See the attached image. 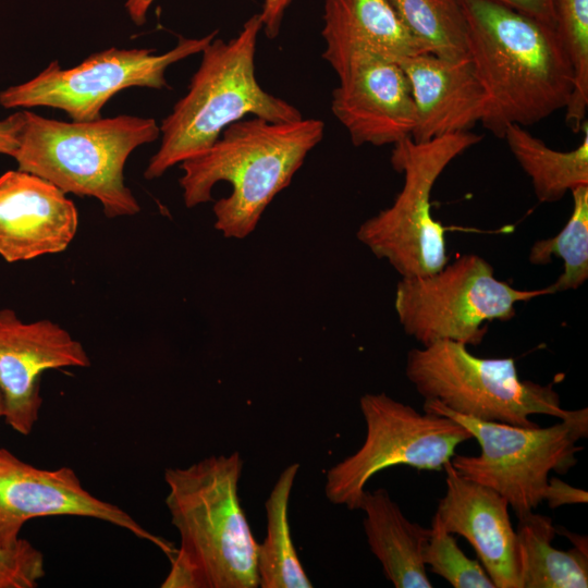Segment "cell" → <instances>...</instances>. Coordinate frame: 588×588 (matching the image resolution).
<instances>
[{
    "instance_id": "obj_1",
    "label": "cell",
    "mask_w": 588,
    "mask_h": 588,
    "mask_svg": "<svg viewBox=\"0 0 588 588\" xmlns=\"http://www.w3.org/2000/svg\"><path fill=\"white\" fill-rule=\"evenodd\" d=\"M463 8L467 57L487 96L485 128L503 138L511 124L566 108L574 77L554 27L493 0H463Z\"/></svg>"
},
{
    "instance_id": "obj_2",
    "label": "cell",
    "mask_w": 588,
    "mask_h": 588,
    "mask_svg": "<svg viewBox=\"0 0 588 588\" xmlns=\"http://www.w3.org/2000/svg\"><path fill=\"white\" fill-rule=\"evenodd\" d=\"M238 452L167 468L166 505L180 536L162 588H257V549L238 497Z\"/></svg>"
},
{
    "instance_id": "obj_3",
    "label": "cell",
    "mask_w": 588,
    "mask_h": 588,
    "mask_svg": "<svg viewBox=\"0 0 588 588\" xmlns=\"http://www.w3.org/2000/svg\"><path fill=\"white\" fill-rule=\"evenodd\" d=\"M323 131L322 121L305 118L271 122L252 117L230 124L208 149L181 162L185 206L210 201L212 187L229 182L231 194L213 206L215 228L228 238L246 237Z\"/></svg>"
},
{
    "instance_id": "obj_4",
    "label": "cell",
    "mask_w": 588,
    "mask_h": 588,
    "mask_svg": "<svg viewBox=\"0 0 588 588\" xmlns=\"http://www.w3.org/2000/svg\"><path fill=\"white\" fill-rule=\"evenodd\" d=\"M260 14H254L229 41L213 38L201 51L188 91L163 119L161 144L144 172L146 180L208 149L230 124L247 115L271 122L303 118L287 101L261 88L255 75Z\"/></svg>"
},
{
    "instance_id": "obj_5",
    "label": "cell",
    "mask_w": 588,
    "mask_h": 588,
    "mask_svg": "<svg viewBox=\"0 0 588 588\" xmlns=\"http://www.w3.org/2000/svg\"><path fill=\"white\" fill-rule=\"evenodd\" d=\"M19 170L38 175L65 194L96 198L108 218L134 216L140 206L124 182V166L137 147L155 142L152 118L118 115L63 122L22 110Z\"/></svg>"
},
{
    "instance_id": "obj_6",
    "label": "cell",
    "mask_w": 588,
    "mask_h": 588,
    "mask_svg": "<svg viewBox=\"0 0 588 588\" xmlns=\"http://www.w3.org/2000/svg\"><path fill=\"white\" fill-rule=\"evenodd\" d=\"M405 375L425 401L480 420L534 427L531 415L564 419L575 412L561 406L553 383L522 380L514 358H481L455 341L412 348Z\"/></svg>"
},
{
    "instance_id": "obj_7",
    "label": "cell",
    "mask_w": 588,
    "mask_h": 588,
    "mask_svg": "<svg viewBox=\"0 0 588 588\" xmlns=\"http://www.w3.org/2000/svg\"><path fill=\"white\" fill-rule=\"evenodd\" d=\"M424 411L444 415L467 428L480 445L477 456L454 455L458 474L501 494L517 517L543 502L550 471L566 474L588 436V409H576L548 427H520L480 420L453 412L437 401H425Z\"/></svg>"
},
{
    "instance_id": "obj_8",
    "label": "cell",
    "mask_w": 588,
    "mask_h": 588,
    "mask_svg": "<svg viewBox=\"0 0 588 588\" xmlns=\"http://www.w3.org/2000/svg\"><path fill=\"white\" fill-rule=\"evenodd\" d=\"M480 140L464 132L393 145L391 164L404 174L403 187L389 208L359 225L356 237L402 278L427 275L448 264L446 229L431 215V191L445 168Z\"/></svg>"
},
{
    "instance_id": "obj_9",
    "label": "cell",
    "mask_w": 588,
    "mask_h": 588,
    "mask_svg": "<svg viewBox=\"0 0 588 588\" xmlns=\"http://www.w3.org/2000/svg\"><path fill=\"white\" fill-rule=\"evenodd\" d=\"M550 294L549 285L515 289L498 280L486 259L466 254L437 272L401 278L394 306L405 333L422 346L441 340L475 346L482 342L487 322L509 321L518 303Z\"/></svg>"
},
{
    "instance_id": "obj_10",
    "label": "cell",
    "mask_w": 588,
    "mask_h": 588,
    "mask_svg": "<svg viewBox=\"0 0 588 588\" xmlns=\"http://www.w3.org/2000/svg\"><path fill=\"white\" fill-rule=\"evenodd\" d=\"M366 424L360 448L330 467L324 493L334 505L359 510L368 481L396 465L443 470L470 431L444 415L420 414L387 393H366L359 400Z\"/></svg>"
},
{
    "instance_id": "obj_11",
    "label": "cell",
    "mask_w": 588,
    "mask_h": 588,
    "mask_svg": "<svg viewBox=\"0 0 588 588\" xmlns=\"http://www.w3.org/2000/svg\"><path fill=\"white\" fill-rule=\"evenodd\" d=\"M217 34L216 30L201 38H181L162 54L146 48L112 47L70 69L52 61L30 81L2 90L0 105L8 109L50 107L64 111L73 121L97 120L103 106L125 88L166 87L167 69L201 52Z\"/></svg>"
},
{
    "instance_id": "obj_12",
    "label": "cell",
    "mask_w": 588,
    "mask_h": 588,
    "mask_svg": "<svg viewBox=\"0 0 588 588\" xmlns=\"http://www.w3.org/2000/svg\"><path fill=\"white\" fill-rule=\"evenodd\" d=\"M62 515L95 518L123 528L154 543L169 560L176 551L124 510L88 492L72 468H38L0 449V546H14L29 519Z\"/></svg>"
},
{
    "instance_id": "obj_13",
    "label": "cell",
    "mask_w": 588,
    "mask_h": 588,
    "mask_svg": "<svg viewBox=\"0 0 588 588\" xmlns=\"http://www.w3.org/2000/svg\"><path fill=\"white\" fill-rule=\"evenodd\" d=\"M333 70L340 83L332 94L331 110L355 146L395 145L411 137L415 106L397 61L354 50Z\"/></svg>"
},
{
    "instance_id": "obj_14",
    "label": "cell",
    "mask_w": 588,
    "mask_h": 588,
    "mask_svg": "<svg viewBox=\"0 0 588 588\" xmlns=\"http://www.w3.org/2000/svg\"><path fill=\"white\" fill-rule=\"evenodd\" d=\"M89 366L83 344L58 323L49 319L24 322L14 310L0 309L2 418L17 433L30 434L39 418L46 370Z\"/></svg>"
},
{
    "instance_id": "obj_15",
    "label": "cell",
    "mask_w": 588,
    "mask_h": 588,
    "mask_svg": "<svg viewBox=\"0 0 588 588\" xmlns=\"http://www.w3.org/2000/svg\"><path fill=\"white\" fill-rule=\"evenodd\" d=\"M77 228L74 203L51 182L19 169L0 176V256L5 261L61 253Z\"/></svg>"
},
{
    "instance_id": "obj_16",
    "label": "cell",
    "mask_w": 588,
    "mask_h": 588,
    "mask_svg": "<svg viewBox=\"0 0 588 588\" xmlns=\"http://www.w3.org/2000/svg\"><path fill=\"white\" fill-rule=\"evenodd\" d=\"M443 470L446 491L432 518L445 531L471 544L495 588H522L516 531L507 501L493 489L458 474L451 461Z\"/></svg>"
},
{
    "instance_id": "obj_17",
    "label": "cell",
    "mask_w": 588,
    "mask_h": 588,
    "mask_svg": "<svg viewBox=\"0 0 588 588\" xmlns=\"http://www.w3.org/2000/svg\"><path fill=\"white\" fill-rule=\"evenodd\" d=\"M412 89L416 143L470 132L486 114L487 96L468 58L419 53L399 61Z\"/></svg>"
},
{
    "instance_id": "obj_18",
    "label": "cell",
    "mask_w": 588,
    "mask_h": 588,
    "mask_svg": "<svg viewBox=\"0 0 588 588\" xmlns=\"http://www.w3.org/2000/svg\"><path fill=\"white\" fill-rule=\"evenodd\" d=\"M323 21L322 58L332 69L354 50L371 51L397 62L426 52L390 0H326Z\"/></svg>"
},
{
    "instance_id": "obj_19",
    "label": "cell",
    "mask_w": 588,
    "mask_h": 588,
    "mask_svg": "<svg viewBox=\"0 0 588 588\" xmlns=\"http://www.w3.org/2000/svg\"><path fill=\"white\" fill-rule=\"evenodd\" d=\"M359 510L370 551L395 588H432L422 560L430 528L413 523L384 488L366 490Z\"/></svg>"
},
{
    "instance_id": "obj_20",
    "label": "cell",
    "mask_w": 588,
    "mask_h": 588,
    "mask_svg": "<svg viewBox=\"0 0 588 588\" xmlns=\"http://www.w3.org/2000/svg\"><path fill=\"white\" fill-rule=\"evenodd\" d=\"M517 561L522 588L588 587V552L552 546L556 527L549 516L530 512L517 517Z\"/></svg>"
},
{
    "instance_id": "obj_21",
    "label": "cell",
    "mask_w": 588,
    "mask_h": 588,
    "mask_svg": "<svg viewBox=\"0 0 588 588\" xmlns=\"http://www.w3.org/2000/svg\"><path fill=\"white\" fill-rule=\"evenodd\" d=\"M503 138L517 163L529 176L539 201H558L574 187L588 184L587 125L579 146L568 151L549 147L517 124L509 125Z\"/></svg>"
},
{
    "instance_id": "obj_22",
    "label": "cell",
    "mask_w": 588,
    "mask_h": 588,
    "mask_svg": "<svg viewBox=\"0 0 588 588\" xmlns=\"http://www.w3.org/2000/svg\"><path fill=\"white\" fill-rule=\"evenodd\" d=\"M298 463L287 465L279 475L266 502V537L257 549L260 588H311L297 555L289 522V504Z\"/></svg>"
},
{
    "instance_id": "obj_23",
    "label": "cell",
    "mask_w": 588,
    "mask_h": 588,
    "mask_svg": "<svg viewBox=\"0 0 588 588\" xmlns=\"http://www.w3.org/2000/svg\"><path fill=\"white\" fill-rule=\"evenodd\" d=\"M390 1L426 52L448 60L468 58L463 0Z\"/></svg>"
},
{
    "instance_id": "obj_24",
    "label": "cell",
    "mask_w": 588,
    "mask_h": 588,
    "mask_svg": "<svg viewBox=\"0 0 588 588\" xmlns=\"http://www.w3.org/2000/svg\"><path fill=\"white\" fill-rule=\"evenodd\" d=\"M573 209L564 228L553 237L534 243L528 259L547 265L553 256L563 260V273L550 284L552 294L576 290L588 279V184L571 191Z\"/></svg>"
},
{
    "instance_id": "obj_25",
    "label": "cell",
    "mask_w": 588,
    "mask_h": 588,
    "mask_svg": "<svg viewBox=\"0 0 588 588\" xmlns=\"http://www.w3.org/2000/svg\"><path fill=\"white\" fill-rule=\"evenodd\" d=\"M554 28L572 66L574 87L565 108L566 126L584 130L588 109V0H552Z\"/></svg>"
},
{
    "instance_id": "obj_26",
    "label": "cell",
    "mask_w": 588,
    "mask_h": 588,
    "mask_svg": "<svg viewBox=\"0 0 588 588\" xmlns=\"http://www.w3.org/2000/svg\"><path fill=\"white\" fill-rule=\"evenodd\" d=\"M422 560L433 574L454 588H495L481 563L468 558L453 535L433 518Z\"/></svg>"
},
{
    "instance_id": "obj_27",
    "label": "cell",
    "mask_w": 588,
    "mask_h": 588,
    "mask_svg": "<svg viewBox=\"0 0 588 588\" xmlns=\"http://www.w3.org/2000/svg\"><path fill=\"white\" fill-rule=\"evenodd\" d=\"M45 574L44 555L28 540L0 546V588H34Z\"/></svg>"
},
{
    "instance_id": "obj_28",
    "label": "cell",
    "mask_w": 588,
    "mask_h": 588,
    "mask_svg": "<svg viewBox=\"0 0 588 588\" xmlns=\"http://www.w3.org/2000/svg\"><path fill=\"white\" fill-rule=\"evenodd\" d=\"M543 501L550 509L568 504H584L588 501V493L584 489L573 487L560 478L551 477L548 480Z\"/></svg>"
},
{
    "instance_id": "obj_29",
    "label": "cell",
    "mask_w": 588,
    "mask_h": 588,
    "mask_svg": "<svg viewBox=\"0 0 588 588\" xmlns=\"http://www.w3.org/2000/svg\"><path fill=\"white\" fill-rule=\"evenodd\" d=\"M554 27L552 0H493Z\"/></svg>"
},
{
    "instance_id": "obj_30",
    "label": "cell",
    "mask_w": 588,
    "mask_h": 588,
    "mask_svg": "<svg viewBox=\"0 0 588 588\" xmlns=\"http://www.w3.org/2000/svg\"><path fill=\"white\" fill-rule=\"evenodd\" d=\"M146 4H150L154 0H140ZM293 0H265L260 19L262 21V29L265 34L273 39L280 30V26L284 13Z\"/></svg>"
},
{
    "instance_id": "obj_31",
    "label": "cell",
    "mask_w": 588,
    "mask_h": 588,
    "mask_svg": "<svg viewBox=\"0 0 588 588\" xmlns=\"http://www.w3.org/2000/svg\"><path fill=\"white\" fill-rule=\"evenodd\" d=\"M23 122L22 111L0 120V154L14 156L19 146V134Z\"/></svg>"
},
{
    "instance_id": "obj_32",
    "label": "cell",
    "mask_w": 588,
    "mask_h": 588,
    "mask_svg": "<svg viewBox=\"0 0 588 588\" xmlns=\"http://www.w3.org/2000/svg\"><path fill=\"white\" fill-rule=\"evenodd\" d=\"M562 534L564 536H567L571 541L574 543V547H576L577 549L581 550V551H585V552H588L587 550V538L583 537V536H579L577 534H574V532H571L568 530H565L563 529Z\"/></svg>"
},
{
    "instance_id": "obj_33",
    "label": "cell",
    "mask_w": 588,
    "mask_h": 588,
    "mask_svg": "<svg viewBox=\"0 0 588 588\" xmlns=\"http://www.w3.org/2000/svg\"><path fill=\"white\" fill-rule=\"evenodd\" d=\"M2 416H3V406H2V396L0 392V418H2Z\"/></svg>"
}]
</instances>
